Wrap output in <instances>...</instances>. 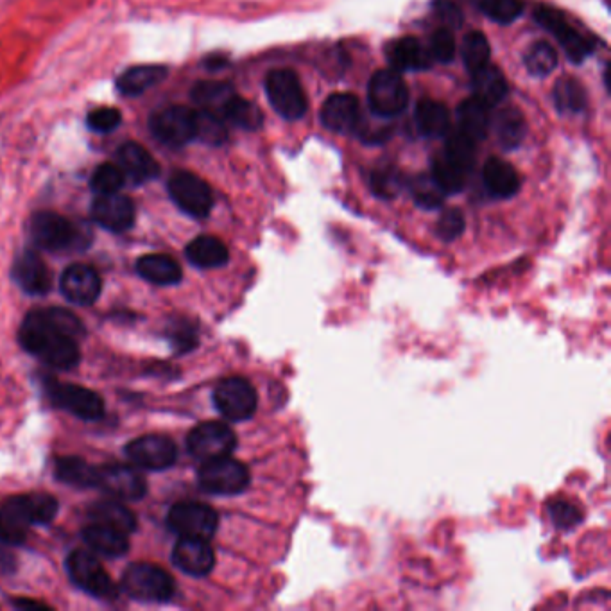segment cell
<instances>
[{
  "label": "cell",
  "instance_id": "obj_14",
  "mask_svg": "<svg viewBox=\"0 0 611 611\" xmlns=\"http://www.w3.org/2000/svg\"><path fill=\"white\" fill-rule=\"evenodd\" d=\"M47 395L56 407L69 411L81 420L95 422L103 418L104 402L101 396L90 389L54 382L47 386Z\"/></svg>",
  "mask_w": 611,
  "mask_h": 611
},
{
  "label": "cell",
  "instance_id": "obj_37",
  "mask_svg": "<svg viewBox=\"0 0 611 611\" xmlns=\"http://www.w3.org/2000/svg\"><path fill=\"white\" fill-rule=\"evenodd\" d=\"M56 477L79 488L97 486V468L88 465L81 457H60L56 461Z\"/></svg>",
  "mask_w": 611,
  "mask_h": 611
},
{
  "label": "cell",
  "instance_id": "obj_10",
  "mask_svg": "<svg viewBox=\"0 0 611 611\" xmlns=\"http://www.w3.org/2000/svg\"><path fill=\"white\" fill-rule=\"evenodd\" d=\"M149 130L164 146H187L196 138V110L189 106H169L151 117Z\"/></svg>",
  "mask_w": 611,
  "mask_h": 611
},
{
  "label": "cell",
  "instance_id": "obj_6",
  "mask_svg": "<svg viewBox=\"0 0 611 611\" xmlns=\"http://www.w3.org/2000/svg\"><path fill=\"white\" fill-rule=\"evenodd\" d=\"M174 205L187 216L205 219L214 208V194L207 181L189 171H178L167 183Z\"/></svg>",
  "mask_w": 611,
  "mask_h": 611
},
{
  "label": "cell",
  "instance_id": "obj_38",
  "mask_svg": "<svg viewBox=\"0 0 611 611\" xmlns=\"http://www.w3.org/2000/svg\"><path fill=\"white\" fill-rule=\"evenodd\" d=\"M18 506L24 511L31 525H45L52 522V518L58 513V502L47 493H29V495H18L15 497Z\"/></svg>",
  "mask_w": 611,
  "mask_h": 611
},
{
  "label": "cell",
  "instance_id": "obj_49",
  "mask_svg": "<svg viewBox=\"0 0 611 611\" xmlns=\"http://www.w3.org/2000/svg\"><path fill=\"white\" fill-rule=\"evenodd\" d=\"M465 226L466 221L463 212L457 210V208H448L438 219L436 233H438L441 241H456L457 237L465 232Z\"/></svg>",
  "mask_w": 611,
  "mask_h": 611
},
{
  "label": "cell",
  "instance_id": "obj_41",
  "mask_svg": "<svg viewBox=\"0 0 611 611\" xmlns=\"http://www.w3.org/2000/svg\"><path fill=\"white\" fill-rule=\"evenodd\" d=\"M208 146H221L228 140V128L223 117L207 110H196V138Z\"/></svg>",
  "mask_w": 611,
  "mask_h": 611
},
{
  "label": "cell",
  "instance_id": "obj_29",
  "mask_svg": "<svg viewBox=\"0 0 611 611\" xmlns=\"http://www.w3.org/2000/svg\"><path fill=\"white\" fill-rule=\"evenodd\" d=\"M457 122L461 133H465L466 137L472 138L474 142H479L482 138H486L490 131V106H486L475 97H470L459 104Z\"/></svg>",
  "mask_w": 611,
  "mask_h": 611
},
{
  "label": "cell",
  "instance_id": "obj_26",
  "mask_svg": "<svg viewBox=\"0 0 611 611\" xmlns=\"http://www.w3.org/2000/svg\"><path fill=\"white\" fill-rule=\"evenodd\" d=\"M165 78H167V69L162 65H137L122 72L117 79V90L122 95L137 97L156 87L158 83H162Z\"/></svg>",
  "mask_w": 611,
  "mask_h": 611
},
{
  "label": "cell",
  "instance_id": "obj_13",
  "mask_svg": "<svg viewBox=\"0 0 611 611\" xmlns=\"http://www.w3.org/2000/svg\"><path fill=\"white\" fill-rule=\"evenodd\" d=\"M534 20L560 42L563 51L567 52L568 58L574 63L585 61L594 52V44L585 36L579 35L576 29L568 24L560 11L540 6L534 9Z\"/></svg>",
  "mask_w": 611,
  "mask_h": 611
},
{
  "label": "cell",
  "instance_id": "obj_53",
  "mask_svg": "<svg viewBox=\"0 0 611 611\" xmlns=\"http://www.w3.org/2000/svg\"><path fill=\"white\" fill-rule=\"evenodd\" d=\"M174 346L181 350V352H187L190 348H194L198 343V334H196V328L189 325V323H176V327H173V334H171Z\"/></svg>",
  "mask_w": 611,
  "mask_h": 611
},
{
  "label": "cell",
  "instance_id": "obj_21",
  "mask_svg": "<svg viewBox=\"0 0 611 611\" xmlns=\"http://www.w3.org/2000/svg\"><path fill=\"white\" fill-rule=\"evenodd\" d=\"M15 282L24 293L31 296H44L51 289V273L42 257L35 251H22L13 266Z\"/></svg>",
  "mask_w": 611,
  "mask_h": 611
},
{
  "label": "cell",
  "instance_id": "obj_46",
  "mask_svg": "<svg viewBox=\"0 0 611 611\" xmlns=\"http://www.w3.org/2000/svg\"><path fill=\"white\" fill-rule=\"evenodd\" d=\"M370 187L379 198L393 199L404 189V176L395 167H379L370 174Z\"/></svg>",
  "mask_w": 611,
  "mask_h": 611
},
{
  "label": "cell",
  "instance_id": "obj_30",
  "mask_svg": "<svg viewBox=\"0 0 611 611\" xmlns=\"http://www.w3.org/2000/svg\"><path fill=\"white\" fill-rule=\"evenodd\" d=\"M414 119H416L418 130L425 137H445L452 128V117H450L447 106L438 101H431V99L418 103Z\"/></svg>",
  "mask_w": 611,
  "mask_h": 611
},
{
  "label": "cell",
  "instance_id": "obj_19",
  "mask_svg": "<svg viewBox=\"0 0 611 611\" xmlns=\"http://www.w3.org/2000/svg\"><path fill=\"white\" fill-rule=\"evenodd\" d=\"M61 293L76 305H90L101 294V278L94 267L74 264L61 276Z\"/></svg>",
  "mask_w": 611,
  "mask_h": 611
},
{
  "label": "cell",
  "instance_id": "obj_15",
  "mask_svg": "<svg viewBox=\"0 0 611 611\" xmlns=\"http://www.w3.org/2000/svg\"><path fill=\"white\" fill-rule=\"evenodd\" d=\"M126 454L133 465L144 470H167L178 457L176 445L162 434H149L131 441L126 447Z\"/></svg>",
  "mask_w": 611,
  "mask_h": 611
},
{
  "label": "cell",
  "instance_id": "obj_3",
  "mask_svg": "<svg viewBox=\"0 0 611 611\" xmlns=\"http://www.w3.org/2000/svg\"><path fill=\"white\" fill-rule=\"evenodd\" d=\"M29 230L40 250L60 253L87 246L85 235L78 226L56 212H38L31 219Z\"/></svg>",
  "mask_w": 611,
  "mask_h": 611
},
{
  "label": "cell",
  "instance_id": "obj_31",
  "mask_svg": "<svg viewBox=\"0 0 611 611\" xmlns=\"http://www.w3.org/2000/svg\"><path fill=\"white\" fill-rule=\"evenodd\" d=\"M88 518L94 524L106 525L124 534L133 533L137 529V517L131 513L130 509L115 500L95 502L88 509Z\"/></svg>",
  "mask_w": 611,
  "mask_h": 611
},
{
  "label": "cell",
  "instance_id": "obj_22",
  "mask_svg": "<svg viewBox=\"0 0 611 611\" xmlns=\"http://www.w3.org/2000/svg\"><path fill=\"white\" fill-rule=\"evenodd\" d=\"M117 165L121 167L126 180L133 181L135 185L155 180L160 174V165L156 164L153 155L137 142L122 144L117 151Z\"/></svg>",
  "mask_w": 611,
  "mask_h": 611
},
{
  "label": "cell",
  "instance_id": "obj_24",
  "mask_svg": "<svg viewBox=\"0 0 611 611\" xmlns=\"http://www.w3.org/2000/svg\"><path fill=\"white\" fill-rule=\"evenodd\" d=\"M482 180L488 192L495 198H513L520 190V178L515 167L499 158H490L486 162L482 171Z\"/></svg>",
  "mask_w": 611,
  "mask_h": 611
},
{
  "label": "cell",
  "instance_id": "obj_33",
  "mask_svg": "<svg viewBox=\"0 0 611 611\" xmlns=\"http://www.w3.org/2000/svg\"><path fill=\"white\" fill-rule=\"evenodd\" d=\"M31 522L27 520L22 508L18 506L17 499L0 502V542L8 545H20L27 538Z\"/></svg>",
  "mask_w": 611,
  "mask_h": 611
},
{
  "label": "cell",
  "instance_id": "obj_36",
  "mask_svg": "<svg viewBox=\"0 0 611 611\" xmlns=\"http://www.w3.org/2000/svg\"><path fill=\"white\" fill-rule=\"evenodd\" d=\"M495 135L504 149H515L525 137V119L515 106H506L495 117Z\"/></svg>",
  "mask_w": 611,
  "mask_h": 611
},
{
  "label": "cell",
  "instance_id": "obj_42",
  "mask_svg": "<svg viewBox=\"0 0 611 611\" xmlns=\"http://www.w3.org/2000/svg\"><path fill=\"white\" fill-rule=\"evenodd\" d=\"M431 176L445 194H457L465 189L468 173L452 164L445 156H439L432 164Z\"/></svg>",
  "mask_w": 611,
  "mask_h": 611
},
{
  "label": "cell",
  "instance_id": "obj_50",
  "mask_svg": "<svg viewBox=\"0 0 611 611\" xmlns=\"http://www.w3.org/2000/svg\"><path fill=\"white\" fill-rule=\"evenodd\" d=\"M549 515H551L552 524L556 525L558 529H565V531L574 529L583 520L581 511L567 500L552 502L549 506Z\"/></svg>",
  "mask_w": 611,
  "mask_h": 611
},
{
  "label": "cell",
  "instance_id": "obj_32",
  "mask_svg": "<svg viewBox=\"0 0 611 611\" xmlns=\"http://www.w3.org/2000/svg\"><path fill=\"white\" fill-rule=\"evenodd\" d=\"M138 275L155 285H174L181 280V267L173 257L155 253L137 262Z\"/></svg>",
  "mask_w": 611,
  "mask_h": 611
},
{
  "label": "cell",
  "instance_id": "obj_47",
  "mask_svg": "<svg viewBox=\"0 0 611 611\" xmlns=\"http://www.w3.org/2000/svg\"><path fill=\"white\" fill-rule=\"evenodd\" d=\"M479 8L497 24H511L524 11V0H479Z\"/></svg>",
  "mask_w": 611,
  "mask_h": 611
},
{
  "label": "cell",
  "instance_id": "obj_39",
  "mask_svg": "<svg viewBox=\"0 0 611 611\" xmlns=\"http://www.w3.org/2000/svg\"><path fill=\"white\" fill-rule=\"evenodd\" d=\"M554 104L563 113H581L586 108L585 87L574 78H561L554 87Z\"/></svg>",
  "mask_w": 611,
  "mask_h": 611
},
{
  "label": "cell",
  "instance_id": "obj_9",
  "mask_svg": "<svg viewBox=\"0 0 611 611\" xmlns=\"http://www.w3.org/2000/svg\"><path fill=\"white\" fill-rule=\"evenodd\" d=\"M67 572L72 583L87 594L103 601L117 599V588L113 585L112 577L108 576V572L94 554L85 551L72 552L67 560Z\"/></svg>",
  "mask_w": 611,
  "mask_h": 611
},
{
  "label": "cell",
  "instance_id": "obj_23",
  "mask_svg": "<svg viewBox=\"0 0 611 611\" xmlns=\"http://www.w3.org/2000/svg\"><path fill=\"white\" fill-rule=\"evenodd\" d=\"M389 63L398 70H425L431 67V54L423 49L420 40L414 36H404L393 40L386 49Z\"/></svg>",
  "mask_w": 611,
  "mask_h": 611
},
{
  "label": "cell",
  "instance_id": "obj_54",
  "mask_svg": "<svg viewBox=\"0 0 611 611\" xmlns=\"http://www.w3.org/2000/svg\"><path fill=\"white\" fill-rule=\"evenodd\" d=\"M434 8H436L438 17L441 18V20H445L448 26L456 27L463 22L461 11H459L456 4H452L450 0H436V2H434Z\"/></svg>",
  "mask_w": 611,
  "mask_h": 611
},
{
  "label": "cell",
  "instance_id": "obj_28",
  "mask_svg": "<svg viewBox=\"0 0 611 611\" xmlns=\"http://www.w3.org/2000/svg\"><path fill=\"white\" fill-rule=\"evenodd\" d=\"M472 88L475 99H479L490 108L504 101L508 95V81L504 78V74L490 63L472 72Z\"/></svg>",
  "mask_w": 611,
  "mask_h": 611
},
{
  "label": "cell",
  "instance_id": "obj_44",
  "mask_svg": "<svg viewBox=\"0 0 611 611\" xmlns=\"http://www.w3.org/2000/svg\"><path fill=\"white\" fill-rule=\"evenodd\" d=\"M409 190L414 203L425 210H438L445 201V192L439 189L438 183L432 180L431 174H420L409 183Z\"/></svg>",
  "mask_w": 611,
  "mask_h": 611
},
{
  "label": "cell",
  "instance_id": "obj_55",
  "mask_svg": "<svg viewBox=\"0 0 611 611\" xmlns=\"http://www.w3.org/2000/svg\"><path fill=\"white\" fill-rule=\"evenodd\" d=\"M15 606L18 608H26V610H35V608H40V610H47V606L42 603H35V601H17Z\"/></svg>",
  "mask_w": 611,
  "mask_h": 611
},
{
  "label": "cell",
  "instance_id": "obj_34",
  "mask_svg": "<svg viewBox=\"0 0 611 611\" xmlns=\"http://www.w3.org/2000/svg\"><path fill=\"white\" fill-rule=\"evenodd\" d=\"M233 95L232 85L223 81H201L192 88V101L198 104L199 110L216 113L219 117H223L224 108Z\"/></svg>",
  "mask_w": 611,
  "mask_h": 611
},
{
  "label": "cell",
  "instance_id": "obj_8",
  "mask_svg": "<svg viewBox=\"0 0 611 611\" xmlns=\"http://www.w3.org/2000/svg\"><path fill=\"white\" fill-rule=\"evenodd\" d=\"M214 404L217 411L230 422H246L257 411L259 396L257 389L251 386L250 380L242 377H230L217 384L214 391Z\"/></svg>",
  "mask_w": 611,
  "mask_h": 611
},
{
  "label": "cell",
  "instance_id": "obj_20",
  "mask_svg": "<svg viewBox=\"0 0 611 611\" xmlns=\"http://www.w3.org/2000/svg\"><path fill=\"white\" fill-rule=\"evenodd\" d=\"M321 122L334 133H350L361 124V108L352 94H332L321 106Z\"/></svg>",
  "mask_w": 611,
  "mask_h": 611
},
{
  "label": "cell",
  "instance_id": "obj_43",
  "mask_svg": "<svg viewBox=\"0 0 611 611\" xmlns=\"http://www.w3.org/2000/svg\"><path fill=\"white\" fill-rule=\"evenodd\" d=\"M524 63L529 74L545 78L558 67V54L547 42H536L525 52Z\"/></svg>",
  "mask_w": 611,
  "mask_h": 611
},
{
  "label": "cell",
  "instance_id": "obj_40",
  "mask_svg": "<svg viewBox=\"0 0 611 611\" xmlns=\"http://www.w3.org/2000/svg\"><path fill=\"white\" fill-rule=\"evenodd\" d=\"M475 144L472 138L466 137L461 131H452L448 133L447 146H445V158L450 160L452 164L457 165L459 169H463L466 173L472 171L475 164Z\"/></svg>",
  "mask_w": 611,
  "mask_h": 611
},
{
  "label": "cell",
  "instance_id": "obj_5",
  "mask_svg": "<svg viewBox=\"0 0 611 611\" xmlns=\"http://www.w3.org/2000/svg\"><path fill=\"white\" fill-rule=\"evenodd\" d=\"M266 95L285 121H298L307 113V95L293 70H273L266 78Z\"/></svg>",
  "mask_w": 611,
  "mask_h": 611
},
{
  "label": "cell",
  "instance_id": "obj_48",
  "mask_svg": "<svg viewBox=\"0 0 611 611\" xmlns=\"http://www.w3.org/2000/svg\"><path fill=\"white\" fill-rule=\"evenodd\" d=\"M126 183V176L117 164L99 165L92 176V190L95 194H113L119 192Z\"/></svg>",
  "mask_w": 611,
  "mask_h": 611
},
{
  "label": "cell",
  "instance_id": "obj_4",
  "mask_svg": "<svg viewBox=\"0 0 611 611\" xmlns=\"http://www.w3.org/2000/svg\"><path fill=\"white\" fill-rule=\"evenodd\" d=\"M199 486L207 493L233 497L250 486V470L244 463L230 456L208 459L199 468Z\"/></svg>",
  "mask_w": 611,
  "mask_h": 611
},
{
  "label": "cell",
  "instance_id": "obj_16",
  "mask_svg": "<svg viewBox=\"0 0 611 611\" xmlns=\"http://www.w3.org/2000/svg\"><path fill=\"white\" fill-rule=\"evenodd\" d=\"M97 488L122 500H140L147 493L144 477L133 466L126 465L99 466Z\"/></svg>",
  "mask_w": 611,
  "mask_h": 611
},
{
  "label": "cell",
  "instance_id": "obj_51",
  "mask_svg": "<svg viewBox=\"0 0 611 611\" xmlns=\"http://www.w3.org/2000/svg\"><path fill=\"white\" fill-rule=\"evenodd\" d=\"M431 58L439 61V63H448V61L454 60V54H456V38L452 35V31L443 27L438 29L431 40Z\"/></svg>",
  "mask_w": 611,
  "mask_h": 611
},
{
  "label": "cell",
  "instance_id": "obj_25",
  "mask_svg": "<svg viewBox=\"0 0 611 611\" xmlns=\"http://www.w3.org/2000/svg\"><path fill=\"white\" fill-rule=\"evenodd\" d=\"M83 540L92 551L106 558H119L130 549L128 534L94 522L83 529Z\"/></svg>",
  "mask_w": 611,
  "mask_h": 611
},
{
  "label": "cell",
  "instance_id": "obj_17",
  "mask_svg": "<svg viewBox=\"0 0 611 611\" xmlns=\"http://www.w3.org/2000/svg\"><path fill=\"white\" fill-rule=\"evenodd\" d=\"M92 219L104 230L122 233L130 230L135 223V205L128 196L121 192L97 194L92 205Z\"/></svg>",
  "mask_w": 611,
  "mask_h": 611
},
{
  "label": "cell",
  "instance_id": "obj_35",
  "mask_svg": "<svg viewBox=\"0 0 611 611\" xmlns=\"http://www.w3.org/2000/svg\"><path fill=\"white\" fill-rule=\"evenodd\" d=\"M223 119L226 124L244 131H257L264 124L262 110L255 103L244 99L241 95H233L224 108Z\"/></svg>",
  "mask_w": 611,
  "mask_h": 611
},
{
  "label": "cell",
  "instance_id": "obj_27",
  "mask_svg": "<svg viewBox=\"0 0 611 611\" xmlns=\"http://www.w3.org/2000/svg\"><path fill=\"white\" fill-rule=\"evenodd\" d=\"M187 259L199 269H216L228 264L230 253L223 241L212 235H201L187 246Z\"/></svg>",
  "mask_w": 611,
  "mask_h": 611
},
{
  "label": "cell",
  "instance_id": "obj_1",
  "mask_svg": "<svg viewBox=\"0 0 611 611\" xmlns=\"http://www.w3.org/2000/svg\"><path fill=\"white\" fill-rule=\"evenodd\" d=\"M83 323L69 310L29 312L18 330V341L27 352L58 370H72L79 362V337Z\"/></svg>",
  "mask_w": 611,
  "mask_h": 611
},
{
  "label": "cell",
  "instance_id": "obj_52",
  "mask_svg": "<svg viewBox=\"0 0 611 611\" xmlns=\"http://www.w3.org/2000/svg\"><path fill=\"white\" fill-rule=\"evenodd\" d=\"M122 122V115L117 108H97L92 113H88L87 124L90 130L97 133H110V131L119 128Z\"/></svg>",
  "mask_w": 611,
  "mask_h": 611
},
{
  "label": "cell",
  "instance_id": "obj_18",
  "mask_svg": "<svg viewBox=\"0 0 611 611\" xmlns=\"http://www.w3.org/2000/svg\"><path fill=\"white\" fill-rule=\"evenodd\" d=\"M173 561L181 572L189 576L203 577L210 574L216 565V554L208 540L180 538V542L174 545Z\"/></svg>",
  "mask_w": 611,
  "mask_h": 611
},
{
  "label": "cell",
  "instance_id": "obj_11",
  "mask_svg": "<svg viewBox=\"0 0 611 611\" xmlns=\"http://www.w3.org/2000/svg\"><path fill=\"white\" fill-rule=\"evenodd\" d=\"M167 524L180 538L210 540L217 531L219 517L216 511L203 502H178L169 511Z\"/></svg>",
  "mask_w": 611,
  "mask_h": 611
},
{
  "label": "cell",
  "instance_id": "obj_45",
  "mask_svg": "<svg viewBox=\"0 0 611 611\" xmlns=\"http://www.w3.org/2000/svg\"><path fill=\"white\" fill-rule=\"evenodd\" d=\"M461 54H463V61H465L466 69L470 72L482 69L490 63V44H488V38L479 33V31H472L463 38V47H461Z\"/></svg>",
  "mask_w": 611,
  "mask_h": 611
},
{
  "label": "cell",
  "instance_id": "obj_2",
  "mask_svg": "<svg viewBox=\"0 0 611 611\" xmlns=\"http://www.w3.org/2000/svg\"><path fill=\"white\" fill-rule=\"evenodd\" d=\"M122 588L131 599L142 603H167L176 590L171 574L151 563H133L126 568Z\"/></svg>",
  "mask_w": 611,
  "mask_h": 611
},
{
  "label": "cell",
  "instance_id": "obj_7",
  "mask_svg": "<svg viewBox=\"0 0 611 611\" xmlns=\"http://www.w3.org/2000/svg\"><path fill=\"white\" fill-rule=\"evenodd\" d=\"M368 103L371 112L384 119L404 112L409 103V90L398 70H379L373 74L368 87Z\"/></svg>",
  "mask_w": 611,
  "mask_h": 611
},
{
  "label": "cell",
  "instance_id": "obj_12",
  "mask_svg": "<svg viewBox=\"0 0 611 611\" xmlns=\"http://www.w3.org/2000/svg\"><path fill=\"white\" fill-rule=\"evenodd\" d=\"M187 447L194 457L201 461L217 459V457L230 456L237 447V436L223 422L199 423L190 431L187 438Z\"/></svg>",
  "mask_w": 611,
  "mask_h": 611
}]
</instances>
